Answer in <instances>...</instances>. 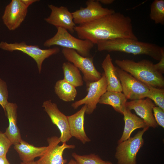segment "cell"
Segmentation results:
<instances>
[{
    "instance_id": "cell-22",
    "label": "cell",
    "mask_w": 164,
    "mask_h": 164,
    "mask_svg": "<svg viewBox=\"0 0 164 164\" xmlns=\"http://www.w3.org/2000/svg\"><path fill=\"white\" fill-rule=\"evenodd\" d=\"M54 90L59 98L66 102L73 101L77 94L76 87L64 79L56 82Z\"/></svg>"
},
{
    "instance_id": "cell-25",
    "label": "cell",
    "mask_w": 164,
    "mask_h": 164,
    "mask_svg": "<svg viewBox=\"0 0 164 164\" xmlns=\"http://www.w3.org/2000/svg\"><path fill=\"white\" fill-rule=\"evenodd\" d=\"M72 156L79 164H113L110 161L102 160L95 154L80 155L73 152Z\"/></svg>"
},
{
    "instance_id": "cell-29",
    "label": "cell",
    "mask_w": 164,
    "mask_h": 164,
    "mask_svg": "<svg viewBox=\"0 0 164 164\" xmlns=\"http://www.w3.org/2000/svg\"><path fill=\"white\" fill-rule=\"evenodd\" d=\"M154 117L158 125L164 128V110L158 106H155L153 108Z\"/></svg>"
},
{
    "instance_id": "cell-12",
    "label": "cell",
    "mask_w": 164,
    "mask_h": 164,
    "mask_svg": "<svg viewBox=\"0 0 164 164\" xmlns=\"http://www.w3.org/2000/svg\"><path fill=\"white\" fill-rule=\"evenodd\" d=\"M28 10L21 0H12L6 6L2 16L4 24L10 31L15 30L24 20Z\"/></svg>"
},
{
    "instance_id": "cell-26",
    "label": "cell",
    "mask_w": 164,
    "mask_h": 164,
    "mask_svg": "<svg viewBox=\"0 0 164 164\" xmlns=\"http://www.w3.org/2000/svg\"><path fill=\"white\" fill-rule=\"evenodd\" d=\"M147 85L149 89L147 97L153 101L156 105L164 110V89Z\"/></svg>"
},
{
    "instance_id": "cell-15",
    "label": "cell",
    "mask_w": 164,
    "mask_h": 164,
    "mask_svg": "<svg viewBox=\"0 0 164 164\" xmlns=\"http://www.w3.org/2000/svg\"><path fill=\"white\" fill-rule=\"evenodd\" d=\"M155 105L149 98L133 100L127 102L126 107L129 110H133L136 114L144 120L147 126L154 128L158 125L156 122L153 114V108Z\"/></svg>"
},
{
    "instance_id": "cell-16",
    "label": "cell",
    "mask_w": 164,
    "mask_h": 164,
    "mask_svg": "<svg viewBox=\"0 0 164 164\" xmlns=\"http://www.w3.org/2000/svg\"><path fill=\"white\" fill-rule=\"evenodd\" d=\"M86 108V105H84L75 113L67 116L70 135L79 140L83 144L91 141L84 128V116Z\"/></svg>"
},
{
    "instance_id": "cell-7",
    "label": "cell",
    "mask_w": 164,
    "mask_h": 164,
    "mask_svg": "<svg viewBox=\"0 0 164 164\" xmlns=\"http://www.w3.org/2000/svg\"><path fill=\"white\" fill-rule=\"evenodd\" d=\"M62 53L68 62L73 64L82 73L86 86L101 77L102 74L94 65L93 57H84L74 50L65 48H63Z\"/></svg>"
},
{
    "instance_id": "cell-24",
    "label": "cell",
    "mask_w": 164,
    "mask_h": 164,
    "mask_svg": "<svg viewBox=\"0 0 164 164\" xmlns=\"http://www.w3.org/2000/svg\"><path fill=\"white\" fill-rule=\"evenodd\" d=\"M149 17L156 24H164V0H155L150 6Z\"/></svg>"
},
{
    "instance_id": "cell-34",
    "label": "cell",
    "mask_w": 164,
    "mask_h": 164,
    "mask_svg": "<svg viewBox=\"0 0 164 164\" xmlns=\"http://www.w3.org/2000/svg\"><path fill=\"white\" fill-rule=\"evenodd\" d=\"M20 164H38L36 161L34 160L28 162H20Z\"/></svg>"
},
{
    "instance_id": "cell-13",
    "label": "cell",
    "mask_w": 164,
    "mask_h": 164,
    "mask_svg": "<svg viewBox=\"0 0 164 164\" xmlns=\"http://www.w3.org/2000/svg\"><path fill=\"white\" fill-rule=\"evenodd\" d=\"M42 107L50 118L52 122L59 129L60 142H66L71 138L70 135L67 116L58 109L56 104L50 100L44 101Z\"/></svg>"
},
{
    "instance_id": "cell-28",
    "label": "cell",
    "mask_w": 164,
    "mask_h": 164,
    "mask_svg": "<svg viewBox=\"0 0 164 164\" xmlns=\"http://www.w3.org/2000/svg\"><path fill=\"white\" fill-rule=\"evenodd\" d=\"M8 91L6 84L0 79V105L5 111V106L8 102Z\"/></svg>"
},
{
    "instance_id": "cell-9",
    "label": "cell",
    "mask_w": 164,
    "mask_h": 164,
    "mask_svg": "<svg viewBox=\"0 0 164 164\" xmlns=\"http://www.w3.org/2000/svg\"><path fill=\"white\" fill-rule=\"evenodd\" d=\"M86 86L88 92L87 95L73 103L71 106L76 109L82 105H85L87 107L85 113L90 114L96 109L101 97L107 91V83L104 73L100 80L90 83Z\"/></svg>"
},
{
    "instance_id": "cell-31",
    "label": "cell",
    "mask_w": 164,
    "mask_h": 164,
    "mask_svg": "<svg viewBox=\"0 0 164 164\" xmlns=\"http://www.w3.org/2000/svg\"><path fill=\"white\" fill-rule=\"evenodd\" d=\"M21 1L28 8L33 3L39 1L37 0H21Z\"/></svg>"
},
{
    "instance_id": "cell-33",
    "label": "cell",
    "mask_w": 164,
    "mask_h": 164,
    "mask_svg": "<svg viewBox=\"0 0 164 164\" xmlns=\"http://www.w3.org/2000/svg\"><path fill=\"white\" fill-rule=\"evenodd\" d=\"M99 2L104 5H110L112 4L114 2V0H99Z\"/></svg>"
},
{
    "instance_id": "cell-30",
    "label": "cell",
    "mask_w": 164,
    "mask_h": 164,
    "mask_svg": "<svg viewBox=\"0 0 164 164\" xmlns=\"http://www.w3.org/2000/svg\"><path fill=\"white\" fill-rule=\"evenodd\" d=\"M157 63L154 64L156 69L161 73H164V51L162 53L161 57Z\"/></svg>"
},
{
    "instance_id": "cell-10",
    "label": "cell",
    "mask_w": 164,
    "mask_h": 164,
    "mask_svg": "<svg viewBox=\"0 0 164 164\" xmlns=\"http://www.w3.org/2000/svg\"><path fill=\"white\" fill-rule=\"evenodd\" d=\"M86 7H81L72 12L75 24L91 22L115 12L113 9L103 7L98 0H89L86 1Z\"/></svg>"
},
{
    "instance_id": "cell-21",
    "label": "cell",
    "mask_w": 164,
    "mask_h": 164,
    "mask_svg": "<svg viewBox=\"0 0 164 164\" xmlns=\"http://www.w3.org/2000/svg\"><path fill=\"white\" fill-rule=\"evenodd\" d=\"M127 99L121 92L106 91L101 97L99 103L111 106L117 112L123 114L126 108Z\"/></svg>"
},
{
    "instance_id": "cell-3",
    "label": "cell",
    "mask_w": 164,
    "mask_h": 164,
    "mask_svg": "<svg viewBox=\"0 0 164 164\" xmlns=\"http://www.w3.org/2000/svg\"><path fill=\"white\" fill-rule=\"evenodd\" d=\"M115 62L121 69L144 84L157 88L164 87L162 74L151 61L142 60L136 62L129 59H116Z\"/></svg>"
},
{
    "instance_id": "cell-32",
    "label": "cell",
    "mask_w": 164,
    "mask_h": 164,
    "mask_svg": "<svg viewBox=\"0 0 164 164\" xmlns=\"http://www.w3.org/2000/svg\"><path fill=\"white\" fill-rule=\"evenodd\" d=\"M0 164H10L6 156L0 157Z\"/></svg>"
},
{
    "instance_id": "cell-27",
    "label": "cell",
    "mask_w": 164,
    "mask_h": 164,
    "mask_svg": "<svg viewBox=\"0 0 164 164\" xmlns=\"http://www.w3.org/2000/svg\"><path fill=\"white\" fill-rule=\"evenodd\" d=\"M12 144L4 133L0 131V157L6 156Z\"/></svg>"
},
{
    "instance_id": "cell-17",
    "label": "cell",
    "mask_w": 164,
    "mask_h": 164,
    "mask_svg": "<svg viewBox=\"0 0 164 164\" xmlns=\"http://www.w3.org/2000/svg\"><path fill=\"white\" fill-rule=\"evenodd\" d=\"M17 108L16 103L9 102L7 103L5 108V111L8 120L9 125L4 133L14 145L22 140L17 125Z\"/></svg>"
},
{
    "instance_id": "cell-1",
    "label": "cell",
    "mask_w": 164,
    "mask_h": 164,
    "mask_svg": "<svg viewBox=\"0 0 164 164\" xmlns=\"http://www.w3.org/2000/svg\"><path fill=\"white\" fill-rule=\"evenodd\" d=\"M79 38L88 40L96 44L100 41L118 38L138 40L134 33L131 18L116 12L89 22L75 26Z\"/></svg>"
},
{
    "instance_id": "cell-35",
    "label": "cell",
    "mask_w": 164,
    "mask_h": 164,
    "mask_svg": "<svg viewBox=\"0 0 164 164\" xmlns=\"http://www.w3.org/2000/svg\"><path fill=\"white\" fill-rule=\"evenodd\" d=\"M65 164H79L74 159H71L68 162Z\"/></svg>"
},
{
    "instance_id": "cell-4",
    "label": "cell",
    "mask_w": 164,
    "mask_h": 164,
    "mask_svg": "<svg viewBox=\"0 0 164 164\" xmlns=\"http://www.w3.org/2000/svg\"><path fill=\"white\" fill-rule=\"evenodd\" d=\"M56 34L46 40L43 45L46 47L56 45L73 50L84 57L91 56L90 52L94 44L91 41L74 37L66 29L58 28Z\"/></svg>"
},
{
    "instance_id": "cell-14",
    "label": "cell",
    "mask_w": 164,
    "mask_h": 164,
    "mask_svg": "<svg viewBox=\"0 0 164 164\" xmlns=\"http://www.w3.org/2000/svg\"><path fill=\"white\" fill-rule=\"evenodd\" d=\"M48 6L51 10V13L49 17L44 18V20L56 28H63L71 33H74L76 26L72 13L65 6L59 7L52 4L48 5Z\"/></svg>"
},
{
    "instance_id": "cell-20",
    "label": "cell",
    "mask_w": 164,
    "mask_h": 164,
    "mask_svg": "<svg viewBox=\"0 0 164 164\" xmlns=\"http://www.w3.org/2000/svg\"><path fill=\"white\" fill-rule=\"evenodd\" d=\"M14 148L22 162L34 160L35 158L42 155L47 149V146L36 147L23 140L15 144Z\"/></svg>"
},
{
    "instance_id": "cell-5",
    "label": "cell",
    "mask_w": 164,
    "mask_h": 164,
    "mask_svg": "<svg viewBox=\"0 0 164 164\" xmlns=\"http://www.w3.org/2000/svg\"><path fill=\"white\" fill-rule=\"evenodd\" d=\"M149 127L143 128L134 137L118 143L115 155L118 164H137V154L144 144L142 136Z\"/></svg>"
},
{
    "instance_id": "cell-18",
    "label": "cell",
    "mask_w": 164,
    "mask_h": 164,
    "mask_svg": "<svg viewBox=\"0 0 164 164\" xmlns=\"http://www.w3.org/2000/svg\"><path fill=\"white\" fill-rule=\"evenodd\" d=\"M101 66L107 83V91L122 92L121 83L116 73L115 67L113 63L109 54L106 55Z\"/></svg>"
},
{
    "instance_id": "cell-19",
    "label": "cell",
    "mask_w": 164,
    "mask_h": 164,
    "mask_svg": "<svg viewBox=\"0 0 164 164\" xmlns=\"http://www.w3.org/2000/svg\"><path fill=\"white\" fill-rule=\"evenodd\" d=\"M122 114L124 115L125 126L122 134L118 140V143L129 138L132 133L135 130L141 128H144L147 127L143 120L133 114L127 107Z\"/></svg>"
},
{
    "instance_id": "cell-23",
    "label": "cell",
    "mask_w": 164,
    "mask_h": 164,
    "mask_svg": "<svg viewBox=\"0 0 164 164\" xmlns=\"http://www.w3.org/2000/svg\"><path fill=\"white\" fill-rule=\"evenodd\" d=\"M62 68L64 80L75 87L83 85L80 70L73 64L69 62H65L62 64Z\"/></svg>"
},
{
    "instance_id": "cell-8",
    "label": "cell",
    "mask_w": 164,
    "mask_h": 164,
    "mask_svg": "<svg viewBox=\"0 0 164 164\" xmlns=\"http://www.w3.org/2000/svg\"><path fill=\"white\" fill-rule=\"evenodd\" d=\"M117 75L121 86L122 92L127 99L135 100L147 97L148 85L118 67H115Z\"/></svg>"
},
{
    "instance_id": "cell-11",
    "label": "cell",
    "mask_w": 164,
    "mask_h": 164,
    "mask_svg": "<svg viewBox=\"0 0 164 164\" xmlns=\"http://www.w3.org/2000/svg\"><path fill=\"white\" fill-rule=\"evenodd\" d=\"M48 146L44 153L40 157L36 162L38 164H65L67 160L63 157L64 151L67 149H73L75 145H68L66 142H60L59 138L56 136H53L47 138Z\"/></svg>"
},
{
    "instance_id": "cell-6",
    "label": "cell",
    "mask_w": 164,
    "mask_h": 164,
    "mask_svg": "<svg viewBox=\"0 0 164 164\" xmlns=\"http://www.w3.org/2000/svg\"><path fill=\"white\" fill-rule=\"evenodd\" d=\"M0 48L11 52L16 50L20 51L30 56L36 62L39 73L41 72L42 64L45 59L58 53L60 51V48L57 47L42 49L38 45H28L24 41L13 43L1 41L0 43Z\"/></svg>"
},
{
    "instance_id": "cell-2",
    "label": "cell",
    "mask_w": 164,
    "mask_h": 164,
    "mask_svg": "<svg viewBox=\"0 0 164 164\" xmlns=\"http://www.w3.org/2000/svg\"><path fill=\"white\" fill-rule=\"evenodd\" d=\"M96 44L99 51H117L134 55H145L158 61L164 51L163 47L155 44L126 38L101 41Z\"/></svg>"
}]
</instances>
